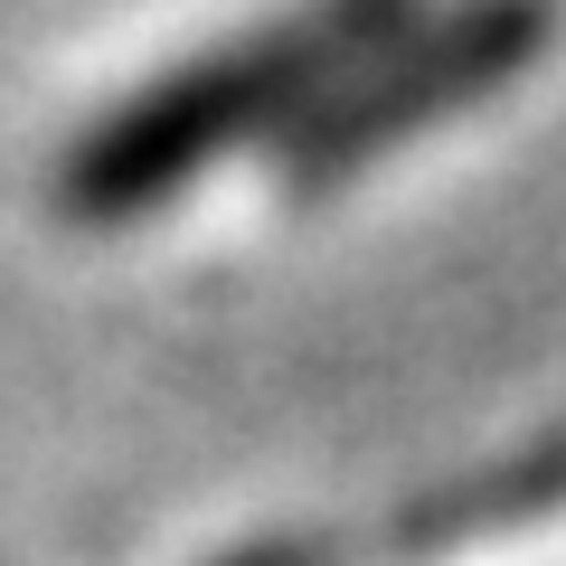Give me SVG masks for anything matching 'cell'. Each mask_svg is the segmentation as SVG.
Returning <instances> with one entry per match:
<instances>
[{"mask_svg":"<svg viewBox=\"0 0 566 566\" xmlns=\"http://www.w3.org/2000/svg\"><path fill=\"white\" fill-rule=\"evenodd\" d=\"M406 20H416L406 0H312L303 20L255 29L227 57H189L170 76H151L133 104H114L66 151V208L76 218H142V208H161L180 180L227 161L237 142L274 133V123H303Z\"/></svg>","mask_w":566,"mask_h":566,"instance_id":"1","label":"cell"},{"mask_svg":"<svg viewBox=\"0 0 566 566\" xmlns=\"http://www.w3.org/2000/svg\"><path fill=\"white\" fill-rule=\"evenodd\" d=\"M547 29H557L547 0H453V10H434V20H406L397 39H378L303 123H293L303 180L387 151L406 123H434L444 104L482 95V85H510L547 48Z\"/></svg>","mask_w":566,"mask_h":566,"instance_id":"2","label":"cell"}]
</instances>
